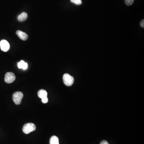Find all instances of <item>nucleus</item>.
Instances as JSON below:
<instances>
[{
  "label": "nucleus",
  "mask_w": 144,
  "mask_h": 144,
  "mask_svg": "<svg viewBox=\"0 0 144 144\" xmlns=\"http://www.w3.org/2000/svg\"><path fill=\"white\" fill-rule=\"evenodd\" d=\"M23 97V94L21 92H16L14 93L13 95V99L14 102L16 105L21 103L22 99Z\"/></svg>",
  "instance_id": "7ed1b4c3"
},
{
  "label": "nucleus",
  "mask_w": 144,
  "mask_h": 144,
  "mask_svg": "<svg viewBox=\"0 0 144 144\" xmlns=\"http://www.w3.org/2000/svg\"><path fill=\"white\" fill-rule=\"evenodd\" d=\"M16 35L19 37V38L23 41H26L28 38V36L26 33L22 32L21 31H17L16 32Z\"/></svg>",
  "instance_id": "423d86ee"
},
{
  "label": "nucleus",
  "mask_w": 144,
  "mask_h": 144,
  "mask_svg": "<svg viewBox=\"0 0 144 144\" xmlns=\"http://www.w3.org/2000/svg\"><path fill=\"white\" fill-rule=\"evenodd\" d=\"M27 68H28V64H27V63L25 62V64H24L23 66L22 69H23V70H26V69H27Z\"/></svg>",
  "instance_id": "4468645a"
},
{
  "label": "nucleus",
  "mask_w": 144,
  "mask_h": 144,
  "mask_svg": "<svg viewBox=\"0 0 144 144\" xmlns=\"http://www.w3.org/2000/svg\"><path fill=\"white\" fill-rule=\"evenodd\" d=\"M50 144H59V140L56 136H53L50 140Z\"/></svg>",
  "instance_id": "1a4fd4ad"
},
{
  "label": "nucleus",
  "mask_w": 144,
  "mask_h": 144,
  "mask_svg": "<svg viewBox=\"0 0 144 144\" xmlns=\"http://www.w3.org/2000/svg\"><path fill=\"white\" fill-rule=\"evenodd\" d=\"M25 63V61L23 60L18 63V69H22Z\"/></svg>",
  "instance_id": "f8f14e48"
},
{
  "label": "nucleus",
  "mask_w": 144,
  "mask_h": 144,
  "mask_svg": "<svg viewBox=\"0 0 144 144\" xmlns=\"http://www.w3.org/2000/svg\"><path fill=\"white\" fill-rule=\"evenodd\" d=\"M15 74L11 72L7 73L5 75V81L7 83H11L15 80Z\"/></svg>",
  "instance_id": "20e7f679"
},
{
  "label": "nucleus",
  "mask_w": 144,
  "mask_h": 144,
  "mask_svg": "<svg viewBox=\"0 0 144 144\" xmlns=\"http://www.w3.org/2000/svg\"><path fill=\"white\" fill-rule=\"evenodd\" d=\"M42 102L43 103H46L48 102V99L47 97H44L42 99Z\"/></svg>",
  "instance_id": "ddd939ff"
},
{
  "label": "nucleus",
  "mask_w": 144,
  "mask_h": 144,
  "mask_svg": "<svg viewBox=\"0 0 144 144\" xmlns=\"http://www.w3.org/2000/svg\"><path fill=\"white\" fill-rule=\"evenodd\" d=\"M28 17V15L26 13L23 12L18 17V20L20 22H23L26 20Z\"/></svg>",
  "instance_id": "0eeeda50"
},
{
  "label": "nucleus",
  "mask_w": 144,
  "mask_h": 144,
  "mask_svg": "<svg viewBox=\"0 0 144 144\" xmlns=\"http://www.w3.org/2000/svg\"><path fill=\"white\" fill-rule=\"evenodd\" d=\"M71 1L76 5H80L82 3L81 0H71Z\"/></svg>",
  "instance_id": "9d476101"
},
{
  "label": "nucleus",
  "mask_w": 144,
  "mask_h": 144,
  "mask_svg": "<svg viewBox=\"0 0 144 144\" xmlns=\"http://www.w3.org/2000/svg\"><path fill=\"white\" fill-rule=\"evenodd\" d=\"M100 144H109V143L106 140H103L101 142Z\"/></svg>",
  "instance_id": "dca6fc26"
},
{
  "label": "nucleus",
  "mask_w": 144,
  "mask_h": 144,
  "mask_svg": "<svg viewBox=\"0 0 144 144\" xmlns=\"http://www.w3.org/2000/svg\"><path fill=\"white\" fill-rule=\"evenodd\" d=\"M63 81L64 83L66 86L70 87L73 85L74 82V79L69 74L66 73L63 76Z\"/></svg>",
  "instance_id": "f03ea898"
},
{
  "label": "nucleus",
  "mask_w": 144,
  "mask_h": 144,
  "mask_svg": "<svg viewBox=\"0 0 144 144\" xmlns=\"http://www.w3.org/2000/svg\"><path fill=\"white\" fill-rule=\"evenodd\" d=\"M134 0H124L125 4L127 6H131L133 4Z\"/></svg>",
  "instance_id": "9b49d317"
},
{
  "label": "nucleus",
  "mask_w": 144,
  "mask_h": 144,
  "mask_svg": "<svg viewBox=\"0 0 144 144\" xmlns=\"http://www.w3.org/2000/svg\"><path fill=\"white\" fill-rule=\"evenodd\" d=\"M140 26L142 28H144V20H142L140 23Z\"/></svg>",
  "instance_id": "2eb2a0df"
},
{
  "label": "nucleus",
  "mask_w": 144,
  "mask_h": 144,
  "mask_svg": "<svg viewBox=\"0 0 144 144\" xmlns=\"http://www.w3.org/2000/svg\"><path fill=\"white\" fill-rule=\"evenodd\" d=\"M36 129V127L33 123H28L24 125L23 131L24 133H25L26 134H28L30 132L35 131Z\"/></svg>",
  "instance_id": "f257e3e1"
},
{
  "label": "nucleus",
  "mask_w": 144,
  "mask_h": 144,
  "mask_svg": "<svg viewBox=\"0 0 144 144\" xmlns=\"http://www.w3.org/2000/svg\"><path fill=\"white\" fill-rule=\"evenodd\" d=\"M0 47L2 51L7 52L10 49V44L7 41L3 40L0 42Z\"/></svg>",
  "instance_id": "39448f33"
},
{
  "label": "nucleus",
  "mask_w": 144,
  "mask_h": 144,
  "mask_svg": "<svg viewBox=\"0 0 144 144\" xmlns=\"http://www.w3.org/2000/svg\"><path fill=\"white\" fill-rule=\"evenodd\" d=\"M38 95L39 97L41 99H43L44 97H47V92L45 90L41 89L38 92Z\"/></svg>",
  "instance_id": "6e6552de"
}]
</instances>
